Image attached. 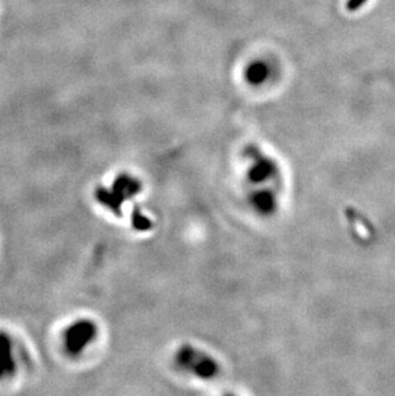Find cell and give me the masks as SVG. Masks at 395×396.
<instances>
[{
  "label": "cell",
  "instance_id": "3",
  "mask_svg": "<svg viewBox=\"0 0 395 396\" xmlns=\"http://www.w3.org/2000/svg\"><path fill=\"white\" fill-rule=\"evenodd\" d=\"M367 0H348L346 1V9L349 12H357L358 9L362 8V6H364Z\"/></svg>",
  "mask_w": 395,
  "mask_h": 396
},
{
  "label": "cell",
  "instance_id": "1",
  "mask_svg": "<svg viewBox=\"0 0 395 396\" xmlns=\"http://www.w3.org/2000/svg\"><path fill=\"white\" fill-rule=\"evenodd\" d=\"M94 332H95V327L90 322L81 320L74 325L71 329H68L67 336H66V345H67L68 350L72 353L81 352L86 344L93 338Z\"/></svg>",
  "mask_w": 395,
  "mask_h": 396
},
{
  "label": "cell",
  "instance_id": "2",
  "mask_svg": "<svg viewBox=\"0 0 395 396\" xmlns=\"http://www.w3.org/2000/svg\"><path fill=\"white\" fill-rule=\"evenodd\" d=\"M10 346L6 337L0 336V377L10 368Z\"/></svg>",
  "mask_w": 395,
  "mask_h": 396
}]
</instances>
